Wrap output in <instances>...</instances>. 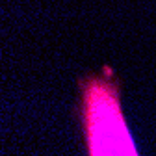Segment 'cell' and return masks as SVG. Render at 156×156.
<instances>
[{"label": "cell", "instance_id": "obj_1", "mask_svg": "<svg viewBox=\"0 0 156 156\" xmlns=\"http://www.w3.org/2000/svg\"><path fill=\"white\" fill-rule=\"evenodd\" d=\"M82 123L89 156H140L125 123L119 86L110 67L82 84Z\"/></svg>", "mask_w": 156, "mask_h": 156}]
</instances>
